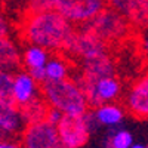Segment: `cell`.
<instances>
[{"label": "cell", "instance_id": "cell-26", "mask_svg": "<svg viewBox=\"0 0 148 148\" xmlns=\"http://www.w3.org/2000/svg\"><path fill=\"white\" fill-rule=\"evenodd\" d=\"M16 2H21V0H16ZM22 2H27V0H22Z\"/></svg>", "mask_w": 148, "mask_h": 148}, {"label": "cell", "instance_id": "cell-25", "mask_svg": "<svg viewBox=\"0 0 148 148\" xmlns=\"http://www.w3.org/2000/svg\"><path fill=\"white\" fill-rule=\"evenodd\" d=\"M129 148H148V147L144 145V144H132Z\"/></svg>", "mask_w": 148, "mask_h": 148}, {"label": "cell", "instance_id": "cell-20", "mask_svg": "<svg viewBox=\"0 0 148 148\" xmlns=\"http://www.w3.org/2000/svg\"><path fill=\"white\" fill-rule=\"evenodd\" d=\"M12 76H14V73L0 68V98H10Z\"/></svg>", "mask_w": 148, "mask_h": 148}, {"label": "cell", "instance_id": "cell-6", "mask_svg": "<svg viewBox=\"0 0 148 148\" xmlns=\"http://www.w3.org/2000/svg\"><path fill=\"white\" fill-rule=\"evenodd\" d=\"M107 6V0H56L53 9L73 25H84Z\"/></svg>", "mask_w": 148, "mask_h": 148}, {"label": "cell", "instance_id": "cell-21", "mask_svg": "<svg viewBox=\"0 0 148 148\" xmlns=\"http://www.w3.org/2000/svg\"><path fill=\"white\" fill-rule=\"evenodd\" d=\"M56 0H27L28 12H42L53 9Z\"/></svg>", "mask_w": 148, "mask_h": 148}, {"label": "cell", "instance_id": "cell-14", "mask_svg": "<svg viewBox=\"0 0 148 148\" xmlns=\"http://www.w3.org/2000/svg\"><path fill=\"white\" fill-rule=\"evenodd\" d=\"M92 117L96 123V126H105V127H119L126 116V110L119 102H107L95 107L92 111Z\"/></svg>", "mask_w": 148, "mask_h": 148}, {"label": "cell", "instance_id": "cell-22", "mask_svg": "<svg viewBox=\"0 0 148 148\" xmlns=\"http://www.w3.org/2000/svg\"><path fill=\"white\" fill-rule=\"evenodd\" d=\"M9 34H10V22L3 12H0V39L8 37Z\"/></svg>", "mask_w": 148, "mask_h": 148}, {"label": "cell", "instance_id": "cell-7", "mask_svg": "<svg viewBox=\"0 0 148 148\" xmlns=\"http://www.w3.org/2000/svg\"><path fill=\"white\" fill-rule=\"evenodd\" d=\"M105 52H108V45L99 40L89 30L80 27L79 30H74V34L70 39V43L64 53L79 61H83V59L102 55Z\"/></svg>", "mask_w": 148, "mask_h": 148}, {"label": "cell", "instance_id": "cell-19", "mask_svg": "<svg viewBox=\"0 0 148 148\" xmlns=\"http://www.w3.org/2000/svg\"><path fill=\"white\" fill-rule=\"evenodd\" d=\"M108 148H129L133 144V135L127 129L113 127L107 136Z\"/></svg>", "mask_w": 148, "mask_h": 148}, {"label": "cell", "instance_id": "cell-13", "mask_svg": "<svg viewBox=\"0 0 148 148\" xmlns=\"http://www.w3.org/2000/svg\"><path fill=\"white\" fill-rule=\"evenodd\" d=\"M132 27H145L148 22V0H107Z\"/></svg>", "mask_w": 148, "mask_h": 148}, {"label": "cell", "instance_id": "cell-1", "mask_svg": "<svg viewBox=\"0 0 148 148\" xmlns=\"http://www.w3.org/2000/svg\"><path fill=\"white\" fill-rule=\"evenodd\" d=\"M74 25L55 9L28 12L21 22V39L53 53H64L74 34Z\"/></svg>", "mask_w": 148, "mask_h": 148}, {"label": "cell", "instance_id": "cell-11", "mask_svg": "<svg viewBox=\"0 0 148 148\" xmlns=\"http://www.w3.org/2000/svg\"><path fill=\"white\" fill-rule=\"evenodd\" d=\"M39 96H42V84L37 83L31 74L24 68L15 71L12 76L10 99L18 107H22Z\"/></svg>", "mask_w": 148, "mask_h": 148}, {"label": "cell", "instance_id": "cell-8", "mask_svg": "<svg viewBox=\"0 0 148 148\" xmlns=\"http://www.w3.org/2000/svg\"><path fill=\"white\" fill-rule=\"evenodd\" d=\"M59 145L55 125L46 120L25 125L21 132V148H58Z\"/></svg>", "mask_w": 148, "mask_h": 148}, {"label": "cell", "instance_id": "cell-18", "mask_svg": "<svg viewBox=\"0 0 148 148\" xmlns=\"http://www.w3.org/2000/svg\"><path fill=\"white\" fill-rule=\"evenodd\" d=\"M47 110H49V107H47L46 101L43 99L42 96L36 98V99H33L31 102L19 107L22 120H24L25 125L45 120L46 119V114H47Z\"/></svg>", "mask_w": 148, "mask_h": 148}, {"label": "cell", "instance_id": "cell-10", "mask_svg": "<svg viewBox=\"0 0 148 148\" xmlns=\"http://www.w3.org/2000/svg\"><path fill=\"white\" fill-rule=\"evenodd\" d=\"M24 127L19 107L10 98H0V141H14Z\"/></svg>", "mask_w": 148, "mask_h": 148}, {"label": "cell", "instance_id": "cell-17", "mask_svg": "<svg viewBox=\"0 0 148 148\" xmlns=\"http://www.w3.org/2000/svg\"><path fill=\"white\" fill-rule=\"evenodd\" d=\"M51 52L40 46H34V45H27L21 51V64L22 68L31 73L36 70H42L45 68V64L47 62Z\"/></svg>", "mask_w": 148, "mask_h": 148}, {"label": "cell", "instance_id": "cell-24", "mask_svg": "<svg viewBox=\"0 0 148 148\" xmlns=\"http://www.w3.org/2000/svg\"><path fill=\"white\" fill-rule=\"evenodd\" d=\"M0 148H21V144L15 141H0Z\"/></svg>", "mask_w": 148, "mask_h": 148}, {"label": "cell", "instance_id": "cell-9", "mask_svg": "<svg viewBox=\"0 0 148 148\" xmlns=\"http://www.w3.org/2000/svg\"><path fill=\"white\" fill-rule=\"evenodd\" d=\"M107 76H116V62L110 52L80 61L79 73H76L71 79L76 82H92Z\"/></svg>", "mask_w": 148, "mask_h": 148}, {"label": "cell", "instance_id": "cell-23", "mask_svg": "<svg viewBox=\"0 0 148 148\" xmlns=\"http://www.w3.org/2000/svg\"><path fill=\"white\" fill-rule=\"evenodd\" d=\"M64 114H61L58 110H55V108H49L47 110V114H46V121H49V123H52V125H56V123L59 121V119L62 117Z\"/></svg>", "mask_w": 148, "mask_h": 148}, {"label": "cell", "instance_id": "cell-15", "mask_svg": "<svg viewBox=\"0 0 148 148\" xmlns=\"http://www.w3.org/2000/svg\"><path fill=\"white\" fill-rule=\"evenodd\" d=\"M21 46L10 36L0 39V68L9 73H15L22 68Z\"/></svg>", "mask_w": 148, "mask_h": 148}, {"label": "cell", "instance_id": "cell-5", "mask_svg": "<svg viewBox=\"0 0 148 148\" xmlns=\"http://www.w3.org/2000/svg\"><path fill=\"white\" fill-rule=\"evenodd\" d=\"M89 107H98L107 102H117L123 95V83L116 76H107L92 82H77Z\"/></svg>", "mask_w": 148, "mask_h": 148}, {"label": "cell", "instance_id": "cell-16", "mask_svg": "<svg viewBox=\"0 0 148 148\" xmlns=\"http://www.w3.org/2000/svg\"><path fill=\"white\" fill-rule=\"evenodd\" d=\"M45 77L46 82H59L71 77V65L65 55L55 53L51 55L45 64Z\"/></svg>", "mask_w": 148, "mask_h": 148}, {"label": "cell", "instance_id": "cell-3", "mask_svg": "<svg viewBox=\"0 0 148 148\" xmlns=\"http://www.w3.org/2000/svg\"><path fill=\"white\" fill-rule=\"evenodd\" d=\"M82 27L89 30L108 46L126 40L132 33L130 24L110 6H105L99 14L95 15L89 22H86Z\"/></svg>", "mask_w": 148, "mask_h": 148}, {"label": "cell", "instance_id": "cell-4", "mask_svg": "<svg viewBox=\"0 0 148 148\" xmlns=\"http://www.w3.org/2000/svg\"><path fill=\"white\" fill-rule=\"evenodd\" d=\"M59 144L64 148H82L89 141L90 132L96 127L92 114L83 116H62L55 125Z\"/></svg>", "mask_w": 148, "mask_h": 148}, {"label": "cell", "instance_id": "cell-12", "mask_svg": "<svg viewBox=\"0 0 148 148\" xmlns=\"http://www.w3.org/2000/svg\"><path fill=\"white\" fill-rule=\"evenodd\" d=\"M125 105H126L127 113L133 116L135 119L144 120L148 117V79L147 76H142L132 83L125 98Z\"/></svg>", "mask_w": 148, "mask_h": 148}, {"label": "cell", "instance_id": "cell-2", "mask_svg": "<svg viewBox=\"0 0 148 148\" xmlns=\"http://www.w3.org/2000/svg\"><path fill=\"white\" fill-rule=\"evenodd\" d=\"M42 98L49 108H55L64 116H83L89 111V104L82 88L71 77L42 83Z\"/></svg>", "mask_w": 148, "mask_h": 148}]
</instances>
